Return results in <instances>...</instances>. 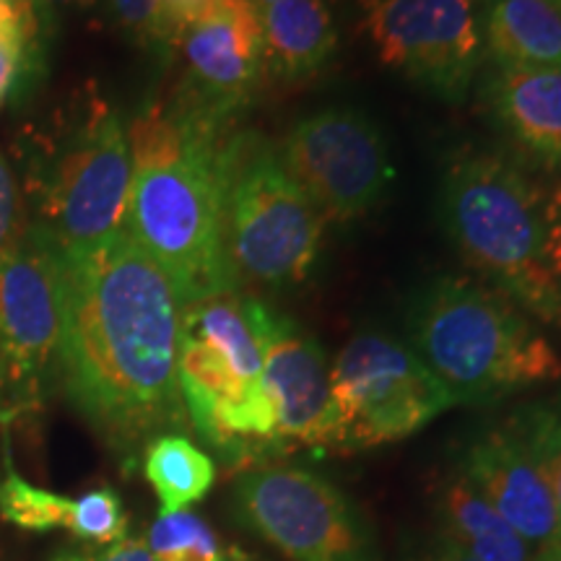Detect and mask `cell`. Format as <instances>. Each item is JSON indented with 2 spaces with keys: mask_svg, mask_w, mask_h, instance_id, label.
Masks as SVG:
<instances>
[{
  "mask_svg": "<svg viewBox=\"0 0 561 561\" xmlns=\"http://www.w3.org/2000/svg\"><path fill=\"white\" fill-rule=\"evenodd\" d=\"M13 3H19V5H24V9L34 11V3H37V0H13Z\"/></svg>",
  "mask_w": 561,
  "mask_h": 561,
  "instance_id": "36",
  "label": "cell"
},
{
  "mask_svg": "<svg viewBox=\"0 0 561 561\" xmlns=\"http://www.w3.org/2000/svg\"><path fill=\"white\" fill-rule=\"evenodd\" d=\"M439 219L471 268L530 314L561 325V280L549 263L551 201L507 159L462 151L445 170Z\"/></svg>",
  "mask_w": 561,
  "mask_h": 561,
  "instance_id": "4",
  "label": "cell"
},
{
  "mask_svg": "<svg viewBox=\"0 0 561 561\" xmlns=\"http://www.w3.org/2000/svg\"><path fill=\"white\" fill-rule=\"evenodd\" d=\"M442 538L476 561H533L530 543L491 504L466 473L447 481L439 494Z\"/></svg>",
  "mask_w": 561,
  "mask_h": 561,
  "instance_id": "19",
  "label": "cell"
},
{
  "mask_svg": "<svg viewBox=\"0 0 561 561\" xmlns=\"http://www.w3.org/2000/svg\"><path fill=\"white\" fill-rule=\"evenodd\" d=\"M70 512V500L37 489L26 483L21 476L9 471L0 481V517L26 530H50L66 525Z\"/></svg>",
  "mask_w": 561,
  "mask_h": 561,
  "instance_id": "21",
  "label": "cell"
},
{
  "mask_svg": "<svg viewBox=\"0 0 561 561\" xmlns=\"http://www.w3.org/2000/svg\"><path fill=\"white\" fill-rule=\"evenodd\" d=\"M416 561H476V559L468 557L466 551H460L458 546L447 543L445 538H439L437 546H434L432 551H426L424 557L416 559Z\"/></svg>",
  "mask_w": 561,
  "mask_h": 561,
  "instance_id": "30",
  "label": "cell"
},
{
  "mask_svg": "<svg viewBox=\"0 0 561 561\" xmlns=\"http://www.w3.org/2000/svg\"><path fill=\"white\" fill-rule=\"evenodd\" d=\"M237 515L294 561H380L341 489L305 468H257L237 481Z\"/></svg>",
  "mask_w": 561,
  "mask_h": 561,
  "instance_id": "8",
  "label": "cell"
},
{
  "mask_svg": "<svg viewBox=\"0 0 561 561\" xmlns=\"http://www.w3.org/2000/svg\"><path fill=\"white\" fill-rule=\"evenodd\" d=\"M515 413L520 416L525 432H528L533 447L541 455L546 473H549L561 536V396L551 398V401L530 403Z\"/></svg>",
  "mask_w": 561,
  "mask_h": 561,
  "instance_id": "23",
  "label": "cell"
},
{
  "mask_svg": "<svg viewBox=\"0 0 561 561\" xmlns=\"http://www.w3.org/2000/svg\"><path fill=\"white\" fill-rule=\"evenodd\" d=\"M263 375L261 385L276 411L278 442L294 447H325L331 409V369L325 351L289 314L263 301L261 312Z\"/></svg>",
  "mask_w": 561,
  "mask_h": 561,
  "instance_id": "14",
  "label": "cell"
},
{
  "mask_svg": "<svg viewBox=\"0 0 561 561\" xmlns=\"http://www.w3.org/2000/svg\"><path fill=\"white\" fill-rule=\"evenodd\" d=\"M265 68L284 81L318 76L339 50V32L322 0H276L261 9Z\"/></svg>",
  "mask_w": 561,
  "mask_h": 561,
  "instance_id": "16",
  "label": "cell"
},
{
  "mask_svg": "<svg viewBox=\"0 0 561 561\" xmlns=\"http://www.w3.org/2000/svg\"><path fill=\"white\" fill-rule=\"evenodd\" d=\"M486 110L525 157L561 170V68L496 66L481 87Z\"/></svg>",
  "mask_w": 561,
  "mask_h": 561,
  "instance_id": "15",
  "label": "cell"
},
{
  "mask_svg": "<svg viewBox=\"0 0 561 561\" xmlns=\"http://www.w3.org/2000/svg\"><path fill=\"white\" fill-rule=\"evenodd\" d=\"M409 335L426 369L458 403H494L561 377L553 346L500 289L442 276L409 307Z\"/></svg>",
  "mask_w": 561,
  "mask_h": 561,
  "instance_id": "3",
  "label": "cell"
},
{
  "mask_svg": "<svg viewBox=\"0 0 561 561\" xmlns=\"http://www.w3.org/2000/svg\"><path fill=\"white\" fill-rule=\"evenodd\" d=\"M13 224H16V185L9 164L0 157V252L13 242Z\"/></svg>",
  "mask_w": 561,
  "mask_h": 561,
  "instance_id": "27",
  "label": "cell"
},
{
  "mask_svg": "<svg viewBox=\"0 0 561 561\" xmlns=\"http://www.w3.org/2000/svg\"><path fill=\"white\" fill-rule=\"evenodd\" d=\"M149 549L157 559L185 549L221 553L214 530L198 515H191V512H161L159 520L151 525Z\"/></svg>",
  "mask_w": 561,
  "mask_h": 561,
  "instance_id": "24",
  "label": "cell"
},
{
  "mask_svg": "<svg viewBox=\"0 0 561 561\" xmlns=\"http://www.w3.org/2000/svg\"><path fill=\"white\" fill-rule=\"evenodd\" d=\"M231 121L178 100L146 104L130 125L133 182L125 234L172 280L180 305L237 289L229 187L244 149Z\"/></svg>",
  "mask_w": 561,
  "mask_h": 561,
  "instance_id": "2",
  "label": "cell"
},
{
  "mask_svg": "<svg viewBox=\"0 0 561 561\" xmlns=\"http://www.w3.org/2000/svg\"><path fill=\"white\" fill-rule=\"evenodd\" d=\"M483 47L496 66L561 68L557 0H486Z\"/></svg>",
  "mask_w": 561,
  "mask_h": 561,
  "instance_id": "17",
  "label": "cell"
},
{
  "mask_svg": "<svg viewBox=\"0 0 561 561\" xmlns=\"http://www.w3.org/2000/svg\"><path fill=\"white\" fill-rule=\"evenodd\" d=\"M557 3H559V5H561V0H557Z\"/></svg>",
  "mask_w": 561,
  "mask_h": 561,
  "instance_id": "37",
  "label": "cell"
},
{
  "mask_svg": "<svg viewBox=\"0 0 561 561\" xmlns=\"http://www.w3.org/2000/svg\"><path fill=\"white\" fill-rule=\"evenodd\" d=\"M549 263L561 280V201L551 203V227H549Z\"/></svg>",
  "mask_w": 561,
  "mask_h": 561,
  "instance_id": "29",
  "label": "cell"
},
{
  "mask_svg": "<svg viewBox=\"0 0 561 561\" xmlns=\"http://www.w3.org/2000/svg\"><path fill=\"white\" fill-rule=\"evenodd\" d=\"M278 159L322 221L359 219L396 182L382 130L354 107H328L301 117L286 133Z\"/></svg>",
  "mask_w": 561,
  "mask_h": 561,
  "instance_id": "9",
  "label": "cell"
},
{
  "mask_svg": "<svg viewBox=\"0 0 561 561\" xmlns=\"http://www.w3.org/2000/svg\"><path fill=\"white\" fill-rule=\"evenodd\" d=\"M62 255V388L112 450L133 458L187 424L178 377L180 297L125 229Z\"/></svg>",
  "mask_w": 561,
  "mask_h": 561,
  "instance_id": "1",
  "label": "cell"
},
{
  "mask_svg": "<svg viewBox=\"0 0 561 561\" xmlns=\"http://www.w3.org/2000/svg\"><path fill=\"white\" fill-rule=\"evenodd\" d=\"M453 405L450 392L411 346L359 333L331 369L325 447L356 453L409 439Z\"/></svg>",
  "mask_w": 561,
  "mask_h": 561,
  "instance_id": "5",
  "label": "cell"
},
{
  "mask_svg": "<svg viewBox=\"0 0 561 561\" xmlns=\"http://www.w3.org/2000/svg\"><path fill=\"white\" fill-rule=\"evenodd\" d=\"M533 561H561V541L541 546V551L533 557Z\"/></svg>",
  "mask_w": 561,
  "mask_h": 561,
  "instance_id": "33",
  "label": "cell"
},
{
  "mask_svg": "<svg viewBox=\"0 0 561 561\" xmlns=\"http://www.w3.org/2000/svg\"><path fill=\"white\" fill-rule=\"evenodd\" d=\"M112 13L121 26L140 45L157 50H174L178 39L170 24V0H110Z\"/></svg>",
  "mask_w": 561,
  "mask_h": 561,
  "instance_id": "25",
  "label": "cell"
},
{
  "mask_svg": "<svg viewBox=\"0 0 561 561\" xmlns=\"http://www.w3.org/2000/svg\"><path fill=\"white\" fill-rule=\"evenodd\" d=\"M66 528L91 543H121L128 533V515L115 489L104 486L70 502Z\"/></svg>",
  "mask_w": 561,
  "mask_h": 561,
  "instance_id": "22",
  "label": "cell"
},
{
  "mask_svg": "<svg viewBox=\"0 0 561 561\" xmlns=\"http://www.w3.org/2000/svg\"><path fill=\"white\" fill-rule=\"evenodd\" d=\"M144 471L157 491L161 512H182L201 502L216 481L214 460L180 434H161L149 442Z\"/></svg>",
  "mask_w": 561,
  "mask_h": 561,
  "instance_id": "20",
  "label": "cell"
},
{
  "mask_svg": "<svg viewBox=\"0 0 561 561\" xmlns=\"http://www.w3.org/2000/svg\"><path fill=\"white\" fill-rule=\"evenodd\" d=\"M66 255L45 227L0 252V416L39 401L58 371Z\"/></svg>",
  "mask_w": 561,
  "mask_h": 561,
  "instance_id": "7",
  "label": "cell"
},
{
  "mask_svg": "<svg viewBox=\"0 0 561 561\" xmlns=\"http://www.w3.org/2000/svg\"><path fill=\"white\" fill-rule=\"evenodd\" d=\"M263 299L229 291L182 307V331L214 346L244 382H261Z\"/></svg>",
  "mask_w": 561,
  "mask_h": 561,
  "instance_id": "18",
  "label": "cell"
},
{
  "mask_svg": "<svg viewBox=\"0 0 561 561\" xmlns=\"http://www.w3.org/2000/svg\"><path fill=\"white\" fill-rule=\"evenodd\" d=\"M157 561H229V559L224 557V553H203L195 549H185V551L170 553V557H161Z\"/></svg>",
  "mask_w": 561,
  "mask_h": 561,
  "instance_id": "32",
  "label": "cell"
},
{
  "mask_svg": "<svg viewBox=\"0 0 561 561\" xmlns=\"http://www.w3.org/2000/svg\"><path fill=\"white\" fill-rule=\"evenodd\" d=\"M55 561H91V557H83V553H62Z\"/></svg>",
  "mask_w": 561,
  "mask_h": 561,
  "instance_id": "35",
  "label": "cell"
},
{
  "mask_svg": "<svg viewBox=\"0 0 561 561\" xmlns=\"http://www.w3.org/2000/svg\"><path fill=\"white\" fill-rule=\"evenodd\" d=\"M385 66L445 102H462L483 60L479 0H364Z\"/></svg>",
  "mask_w": 561,
  "mask_h": 561,
  "instance_id": "10",
  "label": "cell"
},
{
  "mask_svg": "<svg viewBox=\"0 0 561 561\" xmlns=\"http://www.w3.org/2000/svg\"><path fill=\"white\" fill-rule=\"evenodd\" d=\"M462 473L525 541H561L549 473L517 413L473 439Z\"/></svg>",
  "mask_w": 561,
  "mask_h": 561,
  "instance_id": "13",
  "label": "cell"
},
{
  "mask_svg": "<svg viewBox=\"0 0 561 561\" xmlns=\"http://www.w3.org/2000/svg\"><path fill=\"white\" fill-rule=\"evenodd\" d=\"M322 216L268 146L244 140L229 187V255L237 278L271 289L310 276L322 244Z\"/></svg>",
  "mask_w": 561,
  "mask_h": 561,
  "instance_id": "6",
  "label": "cell"
},
{
  "mask_svg": "<svg viewBox=\"0 0 561 561\" xmlns=\"http://www.w3.org/2000/svg\"><path fill=\"white\" fill-rule=\"evenodd\" d=\"M133 182L130 140L117 112L102 110L83 125L55 167L42 224L62 250L100 244L125 229Z\"/></svg>",
  "mask_w": 561,
  "mask_h": 561,
  "instance_id": "11",
  "label": "cell"
},
{
  "mask_svg": "<svg viewBox=\"0 0 561 561\" xmlns=\"http://www.w3.org/2000/svg\"><path fill=\"white\" fill-rule=\"evenodd\" d=\"M37 24L24 21H0V104L16 91L30 62V45Z\"/></svg>",
  "mask_w": 561,
  "mask_h": 561,
  "instance_id": "26",
  "label": "cell"
},
{
  "mask_svg": "<svg viewBox=\"0 0 561 561\" xmlns=\"http://www.w3.org/2000/svg\"><path fill=\"white\" fill-rule=\"evenodd\" d=\"M47 5H89L94 0H45Z\"/></svg>",
  "mask_w": 561,
  "mask_h": 561,
  "instance_id": "34",
  "label": "cell"
},
{
  "mask_svg": "<svg viewBox=\"0 0 561 561\" xmlns=\"http://www.w3.org/2000/svg\"><path fill=\"white\" fill-rule=\"evenodd\" d=\"M0 21H24V24H37V21H34V11L13 3V0H0Z\"/></svg>",
  "mask_w": 561,
  "mask_h": 561,
  "instance_id": "31",
  "label": "cell"
},
{
  "mask_svg": "<svg viewBox=\"0 0 561 561\" xmlns=\"http://www.w3.org/2000/svg\"><path fill=\"white\" fill-rule=\"evenodd\" d=\"M187 89L180 96L208 115L234 121L265 70L261 11L252 0H216L180 42Z\"/></svg>",
  "mask_w": 561,
  "mask_h": 561,
  "instance_id": "12",
  "label": "cell"
},
{
  "mask_svg": "<svg viewBox=\"0 0 561 561\" xmlns=\"http://www.w3.org/2000/svg\"><path fill=\"white\" fill-rule=\"evenodd\" d=\"M91 561H157V557L144 541H121L102 557H91Z\"/></svg>",
  "mask_w": 561,
  "mask_h": 561,
  "instance_id": "28",
  "label": "cell"
}]
</instances>
